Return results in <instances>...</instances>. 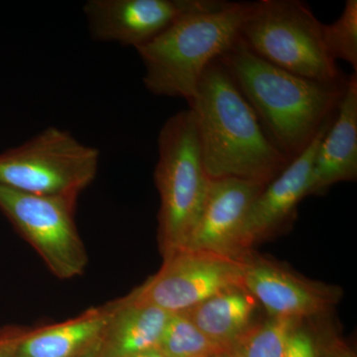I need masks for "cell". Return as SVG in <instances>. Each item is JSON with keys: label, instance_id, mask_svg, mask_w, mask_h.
<instances>
[{"label": "cell", "instance_id": "5bb4252c", "mask_svg": "<svg viewBox=\"0 0 357 357\" xmlns=\"http://www.w3.org/2000/svg\"><path fill=\"white\" fill-rule=\"evenodd\" d=\"M171 312L143 302L132 292L114 302L98 344V357H130L159 349Z\"/></svg>", "mask_w": 357, "mask_h": 357}, {"label": "cell", "instance_id": "7402d4cb", "mask_svg": "<svg viewBox=\"0 0 357 357\" xmlns=\"http://www.w3.org/2000/svg\"><path fill=\"white\" fill-rule=\"evenodd\" d=\"M24 330L8 328L0 332V357H16V347Z\"/></svg>", "mask_w": 357, "mask_h": 357}, {"label": "cell", "instance_id": "6da1fadb", "mask_svg": "<svg viewBox=\"0 0 357 357\" xmlns=\"http://www.w3.org/2000/svg\"><path fill=\"white\" fill-rule=\"evenodd\" d=\"M218 60L257 115L265 133L289 160L299 156L335 115L347 79L328 84L281 69L237 40Z\"/></svg>", "mask_w": 357, "mask_h": 357}, {"label": "cell", "instance_id": "7a4b0ae2", "mask_svg": "<svg viewBox=\"0 0 357 357\" xmlns=\"http://www.w3.org/2000/svg\"><path fill=\"white\" fill-rule=\"evenodd\" d=\"M188 103L196 117L204 166L211 180L236 178L268 184L290 163L268 138L218 59L204 70Z\"/></svg>", "mask_w": 357, "mask_h": 357}, {"label": "cell", "instance_id": "d6986e66", "mask_svg": "<svg viewBox=\"0 0 357 357\" xmlns=\"http://www.w3.org/2000/svg\"><path fill=\"white\" fill-rule=\"evenodd\" d=\"M324 41L333 60L345 61L357 70V1L347 0L335 22L324 24Z\"/></svg>", "mask_w": 357, "mask_h": 357}, {"label": "cell", "instance_id": "e0dca14e", "mask_svg": "<svg viewBox=\"0 0 357 357\" xmlns=\"http://www.w3.org/2000/svg\"><path fill=\"white\" fill-rule=\"evenodd\" d=\"M301 321L272 318L252 324L230 351L237 357H285L289 342Z\"/></svg>", "mask_w": 357, "mask_h": 357}, {"label": "cell", "instance_id": "5b68a950", "mask_svg": "<svg viewBox=\"0 0 357 357\" xmlns=\"http://www.w3.org/2000/svg\"><path fill=\"white\" fill-rule=\"evenodd\" d=\"M323 28L300 0H259L248 3L239 39L281 69L321 83H342L345 79L326 49Z\"/></svg>", "mask_w": 357, "mask_h": 357}, {"label": "cell", "instance_id": "9a60e30c", "mask_svg": "<svg viewBox=\"0 0 357 357\" xmlns=\"http://www.w3.org/2000/svg\"><path fill=\"white\" fill-rule=\"evenodd\" d=\"M114 311V302L91 307L64 323L25 331L16 357H82L100 344Z\"/></svg>", "mask_w": 357, "mask_h": 357}, {"label": "cell", "instance_id": "2e32d148", "mask_svg": "<svg viewBox=\"0 0 357 357\" xmlns=\"http://www.w3.org/2000/svg\"><path fill=\"white\" fill-rule=\"evenodd\" d=\"M256 303L245 289H234L213 296L183 314L215 344L231 349L252 325Z\"/></svg>", "mask_w": 357, "mask_h": 357}, {"label": "cell", "instance_id": "44dd1931", "mask_svg": "<svg viewBox=\"0 0 357 357\" xmlns=\"http://www.w3.org/2000/svg\"><path fill=\"white\" fill-rule=\"evenodd\" d=\"M317 357H356V354L342 338L335 335L316 337Z\"/></svg>", "mask_w": 357, "mask_h": 357}, {"label": "cell", "instance_id": "8fae6325", "mask_svg": "<svg viewBox=\"0 0 357 357\" xmlns=\"http://www.w3.org/2000/svg\"><path fill=\"white\" fill-rule=\"evenodd\" d=\"M266 185L236 178L211 180L203 210L184 248L229 257L245 255L241 248L244 220Z\"/></svg>", "mask_w": 357, "mask_h": 357}, {"label": "cell", "instance_id": "cb8c5ba5", "mask_svg": "<svg viewBox=\"0 0 357 357\" xmlns=\"http://www.w3.org/2000/svg\"><path fill=\"white\" fill-rule=\"evenodd\" d=\"M213 357H237L236 354H234V351H223L222 352H220V354H215V356Z\"/></svg>", "mask_w": 357, "mask_h": 357}, {"label": "cell", "instance_id": "d4e9b609", "mask_svg": "<svg viewBox=\"0 0 357 357\" xmlns=\"http://www.w3.org/2000/svg\"><path fill=\"white\" fill-rule=\"evenodd\" d=\"M98 344L82 357H98Z\"/></svg>", "mask_w": 357, "mask_h": 357}, {"label": "cell", "instance_id": "7c38bea8", "mask_svg": "<svg viewBox=\"0 0 357 357\" xmlns=\"http://www.w3.org/2000/svg\"><path fill=\"white\" fill-rule=\"evenodd\" d=\"M333 117L321 128L311 144L299 156L291 160L251 204L241 234L243 252L293 220L298 204L307 196L314 157Z\"/></svg>", "mask_w": 357, "mask_h": 357}, {"label": "cell", "instance_id": "3957f363", "mask_svg": "<svg viewBox=\"0 0 357 357\" xmlns=\"http://www.w3.org/2000/svg\"><path fill=\"white\" fill-rule=\"evenodd\" d=\"M248 6L227 1L220 8L187 14L135 49L147 91L191 102L206 68L239 39Z\"/></svg>", "mask_w": 357, "mask_h": 357}, {"label": "cell", "instance_id": "ba28073f", "mask_svg": "<svg viewBox=\"0 0 357 357\" xmlns=\"http://www.w3.org/2000/svg\"><path fill=\"white\" fill-rule=\"evenodd\" d=\"M243 256L178 249L164 256L159 271L132 293L171 314L189 311L218 294L244 289Z\"/></svg>", "mask_w": 357, "mask_h": 357}, {"label": "cell", "instance_id": "52a82bcc", "mask_svg": "<svg viewBox=\"0 0 357 357\" xmlns=\"http://www.w3.org/2000/svg\"><path fill=\"white\" fill-rule=\"evenodd\" d=\"M76 198L25 194L0 185V211L59 279L84 274L89 257L75 222Z\"/></svg>", "mask_w": 357, "mask_h": 357}, {"label": "cell", "instance_id": "8992f818", "mask_svg": "<svg viewBox=\"0 0 357 357\" xmlns=\"http://www.w3.org/2000/svg\"><path fill=\"white\" fill-rule=\"evenodd\" d=\"M98 148L51 126L0 153V185L25 194L76 198L95 180Z\"/></svg>", "mask_w": 357, "mask_h": 357}, {"label": "cell", "instance_id": "4fadbf2b", "mask_svg": "<svg viewBox=\"0 0 357 357\" xmlns=\"http://www.w3.org/2000/svg\"><path fill=\"white\" fill-rule=\"evenodd\" d=\"M357 177V76L347 79L335 116L319 143L310 178V195H321Z\"/></svg>", "mask_w": 357, "mask_h": 357}, {"label": "cell", "instance_id": "9c48e42d", "mask_svg": "<svg viewBox=\"0 0 357 357\" xmlns=\"http://www.w3.org/2000/svg\"><path fill=\"white\" fill-rule=\"evenodd\" d=\"M227 3L222 0H88L83 11L91 39L137 49L182 16Z\"/></svg>", "mask_w": 357, "mask_h": 357}, {"label": "cell", "instance_id": "ac0fdd59", "mask_svg": "<svg viewBox=\"0 0 357 357\" xmlns=\"http://www.w3.org/2000/svg\"><path fill=\"white\" fill-rule=\"evenodd\" d=\"M159 349L166 357H213L229 351L204 335L183 312L171 314Z\"/></svg>", "mask_w": 357, "mask_h": 357}, {"label": "cell", "instance_id": "277c9868", "mask_svg": "<svg viewBox=\"0 0 357 357\" xmlns=\"http://www.w3.org/2000/svg\"><path fill=\"white\" fill-rule=\"evenodd\" d=\"M154 180L160 196L159 243L164 257L185 248L210 188L191 109L172 115L162 126Z\"/></svg>", "mask_w": 357, "mask_h": 357}, {"label": "cell", "instance_id": "ffe728a7", "mask_svg": "<svg viewBox=\"0 0 357 357\" xmlns=\"http://www.w3.org/2000/svg\"><path fill=\"white\" fill-rule=\"evenodd\" d=\"M285 357H317L316 337L300 326L291 337Z\"/></svg>", "mask_w": 357, "mask_h": 357}, {"label": "cell", "instance_id": "603a6c76", "mask_svg": "<svg viewBox=\"0 0 357 357\" xmlns=\"http://www.w3.org/2000/svg\"><path fill=\"white\" fill-rule=\"evenodd\" d=\"M130 357H166L162 354V351H160L159 349H151V351H148L145 352H142V354H136V356H130Z\"/></svg>", "mask_w": 357, "mask_h": 357}, {"label": "cell", "instance_id": "30bf717a", "mask_svg": "<svg viewBox=\"0 0 357 357\" xmlns=\"http://www.w3.org/2000/svg\"><path fill=\"white\" fill-rule=\"evenodd\" d=\"M243 260L244 289L272 318L302 321L328 311L340 299L337 287L307 280L264 258L245 253Z\"/></svg>", "mask_w": 357, "mask_h": 357}]
</instances>
